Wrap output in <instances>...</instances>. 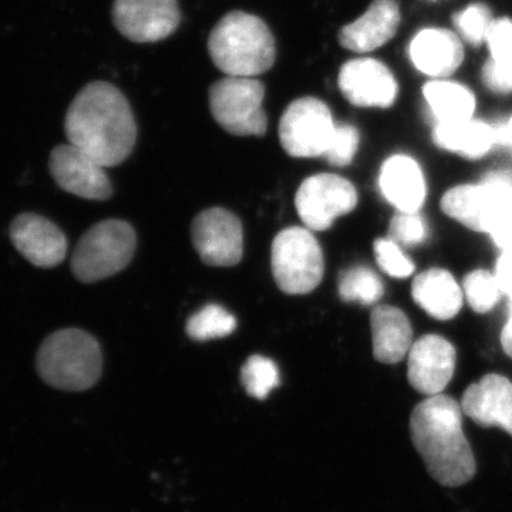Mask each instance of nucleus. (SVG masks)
Masks as SVG:
<instances>
[{"instance_id": "4468645a", "label": "nucleus", "mask_w": 512, "mask_h": 512, "mask_svg": "<svg viewBox=\"0 0 512 512\" xmlns=\"http://www.w3.org/2000/svg\"><path fill=\"white\" fill-rule=\"evenodd\" d=\"M456 362V349L446 338L426 335L410 349L407 377L417 392L436 396L443 393L453 379Z\"/></svg>"}, {"instance_id": "412c9836", "label": "nucleus", "mask_w": 512, "mask_h": 512, "mask_svg": "<svg viewBox=\"0 0 512 512\" xmlns=\"http://www.w3.org/2000/svg\"><path fill=\"white\" fill-rule=\"evenodd\" d=\"M412 295L414 302L437 320L456 318L463 308V288L446 269L431 268L417 275Z\"/></svg>"}, {"instance_id": "9b49d317", "label": "nucleus", "mask_w": 512, "mask_h": 512, "mask_svg": "<svg viewBox=\"0 0 512 512\" xmlns=\"http://www.w3.org/2000/svg\"><path fill=\"white\" fill-rule=\"evenodd\" d=\"M113 22L131 42L156 43L180 26V6L177 0H114Z\"/></svg>"}, {"instance_id": "f704fd0d", "label": "nucleus", "mask_w": 512, "mask_h": 512, "mask_svg": "<svg viewBox=\"0 0 512 512\" xmlns=\"http://www.w3.org/2000/svg\"><path fill=\"white\" fill-rule=\"evenodd\" d=\"M483 82L487 89L495 93L512 92V66L488 60L483 67Z\"/></svg>"}, {"instance_id": "f257e3e1", "label": "nucleus", "mask_w": 512, "mask_h": 512, "mask_svg": "<svg viewBox=\"0 0 512 512\" xmlns=\"http://www.w3.org/2000/svg\"><path fill=\"white\" fill-rule=\"evenodd\" d=\"M64 131L69 144L106 168L126 161L137 140L130 103L107 82H93L80 90L67 110Z\"/></svg>"}, {"instance_id": "c756f323", "label": "nucleus", "mask_w": 512, "mask_h": 512, "mask_svg": "<svg viewBox=\"0 0 512 512\" xmlns=\"http://www.w3.org/2000/svg\"><path fill=\"white\" fill-rule=\"evenodd\" d=\"M454 26L471 46H480L487 37L493 18L491 10L484 3H473L468 8L454 15Z\"/></svg>"}, {"instance_id": "c9c22d12", "label": "nucleus", "mask_w": 512, "mask_h": 512, "mask_svg": "<svg viewBox=\"0 0 512 512\" xmlns=\"http://www.w3.org/2000/svg\"><path fill=\"white\" fill-rule=\"evenodd\" d=\"M495 276L503 295L512 302V249H505L495 265Z\"/></svg>"}, {"instance_id": "20e7f679", "label": "nucleus", "mask_w": 512, "mask_h": 512, "mask_svg": "<svg viewBox=\"0 0 512 512\" xmlns=\"http://www.w3.org/2000/svg\"><path fill=\"white\" fill-rule=\"evenodd\" d=\"M103 356L97 340L80 329L53 333L40 346L37 370L49 386L84 392L99 382Z\"/></svg>"}, {"instance_id": "f8f14e48", "label": "nucleus", "mask_w": 512, "mask_h": 512, "mask_svg": "<svg viewBox=\"0 0 512 512\" xmlns=\"http://www.w3.org/2000/svg\"><path fill=\"white\" fill-rule=\"evenodd\" d=\"M49 168L57 185L69 194L94 201L109 200L113 194L106 167L72 144L53 148Z\"/></svg>"}, {"instance_id": "a211bd4d", "label": "nucleus", "mask_w": 512, "mask_h": 512, "mask_svg": "<svg viewBox=\"0 0 512 512\" xmlns=\"http://www.w3.org/2000/svg\"><path fill=\"white\" fill-rule=\"evenodd\" d=\"M379 187L383 197L399 212H419L427 197L423 170L414 158L396 154L380 168Z\"/></svg>"}, {"instance_id": "6e6552de", "label": "nucleus", "mask_w": 512, "mask_h": 512, "mask_svg": "<svg viewBox=\"0 0 512 512\" xmlns=\"http://www.w3.org/2000/svg\"><path fill=\"white\" fill-rule=\"evenodd\" d=\"M336 123L332 111L315 97L293 100L279 121V140L295 158H316L328 151Z\"/></svg>"}, {"instance_id": "39448f33", "label": "nucleus", "mask_w": 512, "mask_h": 512, "mask_svg": "<svg viewBox=\"0 0 512 512\" xmlns=\"http://www.w3.org/2000/svg\"><path fill=\"white\" fill-rule=\"evenodd\" d=\"M136 244V232L127 222H99L83 235L74 249L73 274L84 284L119 274L133 259Z\"/></svg>"}, {"instance_id": "4c0bfd02", "label": "nucleus", "mask_w": 512, "mask_h": 512, "mask_svg": "<svg viewBox=\"0 0 512 512\" xmlns=\"http://www.w3.org/2000/svg\"><path fill=\"white\" fill-rule=\"evenodd\" d=\"M495 134H497V143L512 147V117L503 126L495 127Z\"/></svg>"}, {"instance_id": "1a4fd4ad", "label": "nucleus", "mask_w": 512, "mask_h": 512, "mask_svg": "<svg viewBox=\"0 0 512 512\" xmlns=\"http://www.w3.org/2000/svg\"><path fill=\"white\" fill-rule=\"evenodd\" d=\"M296 210L306 228L326 231L333 222L355 210V185L338 174H316L306 178L296 192Z\"/></svg>"}, {"instance_id": "a878e982", "label": "nucleus", "mask_w": 512, "mask_h": 512, "mask_svg": "<svg viewBox=\"0 0 512 512\" xmlns=\"http://www.w3.org/2000/svg\"><path fill=\"white\" fill-rule=\"evenodd\" d=\"M384 293L379 275L367 266H353L343 272L339 281V295L345 302L373 305L380 301Z\"/></svg>"}, {"instance_id": "473e14b6", "label": "nucleus", "mask_w": 512, "mask_h": 512, "mask_svg": "<svg viewBox=\"0 0 512 512\" xmlns=\"http://www.w3.org/2000/svg\"><path fill=\"white\" fill-rule=\"evenodd\" d=\"M390 234L397 244L414 247L426 241L429 227L419 212H399L390 224Z\"/></svg>"}, {"instance_id": "ddd939ff", "label": "nucleus", "mask_w": 512, "mask_h": 512, "mask_svg": "<svg viewBox=\"0 0 512 512\" xmlns=\"http://www.w3.org/2000/svg\"><path fill=\"white\" fill-rule=\"evenodd\" d=\"M338 83L343 97L356 107L387 109L393 106L399 90L389 67L369 57L343 64Z\"/></svg>"}, {"instance_id": "e433bc0d", "label": "nucleus", "mask_w": 512, "mask_h": 512, "mask_svg": "<svg viewBox=\"0 0 512 512\" xmlns=\"http://www.w3.org/2000/svg\"><path fill=\"white\" fill-rule=\"evenodd\" d=\"M501 345H503L504 352L512 357V302H510V316L501 332Z\"/></svg>"}, {"instance_id": "9d476101", "label": "nucleus", "mask_w": 512, "mask_h": 512, "mask_svg": "<svg viewBox=\"0 0 512 512\" xmlns=\"http://www.w3.org/2000/svg\"><path fill=\"white\" fill-rule=\"evenodd\" d=\"M192 244L210 266H235L244 255V231L237 215L224 208L202 211L192 222Z\"/></svg>"}, {"instance_id": "2eb2a0df", "label": "nucleus", "mask_w": 512, "mask_h": 512, "mask_svg": "<svg viewBox=\"0 0 512 512\" xmlns=\"http://www.w3.org/2000/svg\"><path fill=\"white\" fill-rule=\"evenodd\" d=\"M16 249L39 268L62 264L67 255L66 237L57 225L36 214H22L10 227Z\"/></svg>"}, {"instance_id": "2f4dec72", "label": "nucleus", "mask_w": 512, "mask_h": 512, "mask_svg": "<svg viewBox=\"0 0 512 512\" xmlns=\"http://www.w3.org/2000/svg\"><path fill=\"white\" fill-rule=\"evenodd\" d=\"M359 143L360 134L356 127L350 124H336L332 141L323 157L335 167H346L355 158Z\"/></svg>"}, {"instance_id": "f3484780", "label": "nucleus", "mask_w": 512, "mask_h": 512, "mask_svg": "<svg viewBox=\"0 0 512 512\" xmlns=\"http://www.w3.org/2000/svg\"><path fill=\"white\" fill-rule=\"evenodd\" d=\"M400 20L402 13L394 0H373L359 19L339 30V43L350 52H373L393 39Z\"/></svg>"}, {"instance_id": "393cba45", "label": "nucleus", "mask_w": 512, "mask_h": 512, "mask_svg": "<svg viewBox=\"0 0 512 512\" xmlns=\"http://www.w3.org/2000/svg\"><path fill=\"white\" fill-rule=\"evenodd\" d=\"M484 183L490 191L487 234L498 248L512 249V175L493 173Z\"/></svg>"}, {"instance_id": "6ab92c4d", "label": "nucleus", "mask_w": 512, "mask_h": 512, "mask_svg": "<svg viewBox=\"0 0 512 512\" xmlns=\"http://www.w3.org/2000/svg\"><path fill=\"white\" fill-rule=\"evenodd\" d=\"M410 59L419 72L444 79L456 73L463 63V43L451 30L424 29L410 45Z\"/></svg>"}, {"instance_id": "bb28decb", "label": "nucleus", "mask_w": 512, "mask_h": 512, "mask_svg": "<svg viewBox=\"0 0 512 512\" xmlns=\"http://www.w3.org/2000/svg\"><path fill=\"white\" fill-rule=\"evenodd\" d=\"M237 329V319L220 305H207L191 316L187 322V333L192 340L221 339Z\"/></svg>"}, {"instance_id": "c85d7f7f", "label": "nucleus", "mask_w": 512, "mask_h": 512, "mask_svg": "<svg viewBox=\"0 0 512 512\" xmlns=\"http://www.w3.org/2000/svg\"><path fill=\"white\" fill-rule=\"evenodd\" d=\"M463 292L468 306L477 313L493 311L503 295L497 276L485 269H476L464 278Z\"/></svg>"}, {"instance_id": "7ed1b4c3", "label": "nucleus", "mask_w": 512, "mask_h": 512, "mask_svg": "<svg viewBox=\"0 0 512 512\" xmlns=\"http://www.w3.org/2000/svg\"><path fill=\"white\" fill-rule=\"evenodd\" d=\"M208 53L225 76L258 77L274 66L275 37L258 16L234 10L212 29Z\"/></svg>"}, {"instance_id": "aec40b11", "label": "nucleus", "mask_w": 512, "mask_h": 512, "mask_svg": "<svg viewBox=\"0 0 512 512\" xmlns=\"http://www.w3.org/2000/svg\"><path fill=\"white\" fill-rule=\"evenodd\" d=\"M373 355L384 365H394L409 355L413 346L412 323L406 313L392 305L377 306L370 316Z\"/></svg>"}, {"instance_id": "dca6fc26", "label": "nucleus", "mask_w": 512, "mask_h": 512, "mask_svg": "<svg viewBox=\"0 0 512 512\" xmlns=\"http://www.w3.org/2000/svg\"><path fill=\"white\" fill-rule=\"evenodd\" d=\"M461 409L481 427H500L512 436V382L487 375L464 392Z\"/></svg>"}, {"instance_id": "72a5a7b5", "label": "nucleus", "mask_w": 512, "mask_h": 512, "mask_svg": "<svg viewBox=\"0 0 512 512\" xmlns=\"http://www.w3.org/2000/svg\"><path fill=\"white\" fill-rule=\"evenodd\" d=\"M491 59L512 66V19L493 20L485 37Z\"/></svg>"}, {"instance_id": "423d86ee", "label": "nucleus", "mask_w": 512, "mask_h": 512, "mask_svg": "<svg viewBox=\"0 0 512 512\" xmlns=\"http://www.w3.org/2000/svg\"><path fill=\"white\" fill-rule=\"evenodd\" d=\"M272 272L276 285L288 295H306L318 288L325 258L311 229L286 228L272 242Z\"/></svg>"}, {"instance_id": "4be33fe9", "label": "nucleus", "mask_w": 512, "mask_h": 512, "mask_svg": "<svg viewBox=\"0 0 512 512\" xmlns=\"http://www.w3.org/2000/svg\"><path fill=\"white\" fill-rule=\"evenodd\" d=\"M433 140L443 150L468 160H478L490 153L497 143V134L490 124L471 119L461 123L437 124Z\"/></svg>"}, {"instance_id": "b1692460", "label": "nucleus", "mask_w": 512, "mask_h": 512, "mask_svg": "<svg viewBox=\"0 0 512 512\" xmlns=\"http://www.w3.org/2000/svg\"><path fill=\"white\" fill-rule=\"evenodd\" d=\"M423 94L439 124L461 123L473 119L476 97L467 87L436 80L424 86Z\"/></svg>"}, {"instance_id": "7c9ffc66", "label": "nucleus", "mask_w": 512, "mask_h": 512, "mask_svg": "<svg viewBox=\"0 0 512 512\" xmlns=\"http://www.w3.org/2000/svg\"><path fill=\"white\" fill-rule=\"evenodd\" d=\"M375 256L380 269L392 278L404 279L413 275L414 264L400 245L392 238H380L375 242Z\"/></svg>"}, {"instance_id": "cd10ccee", "label": "nucleus", "mask_w": 512, "mask_h": 512, "mask_svg": "<svg viewBox=\"0 0 512 512\" xmlns=\"http://www.w3.org/2000/svg\"><path fill=\"white\" fill-rule=\"evenodd\" d=\"M241 380L249 396L256 400H265L281 383L274 360L261 355L249 357L242 366Z\"/></svg>"}, {"instance_id": "5701e85b", "label": "nucleus", "mask_w": 512, "mask_h": 512, "mask_svg": "<svg viewBox=\"0 0 512 512\" xmlns=\"http://www.w3.org/2000/svg\"><path fill=\"white\" fill-rule=\"evenodd\" d=\"M490 191L487 184H461L441 198V210L471 231L487 234Z\"/></svg>"}, {"instance_id": "0eeeda50", "label": "nucleus", "mask_w": 512, "mask_h": 512, "mask_svg": "<svg viewBox=\"0 0 512 512\" xmlns=\"http://www.w3.org/2000/svg\"><path fill=\"white\" fill-rule=\"evenodd\" d=\"M208 99L212 117L232 136L262 137L268 130L265 86L256 77L225 76L212 84Z\"/></svg>"}, {"instance_id": "f03ea898", "label": "nucleus", "mask_w": 512, "mask_h": 512, "mask_svg": "<svg viewBox=\"0 0 512 512\" xmlns=\"http://www.w3.org/2000/svg\"><path fill=\"white\" fill-rule=\"evenodd\" d=\"M410 434L437 483L460 487L476 476V458L464 436L463 409L450 396L436 394L417 404L410 417Z\"/></svg>"}]
</instances>
